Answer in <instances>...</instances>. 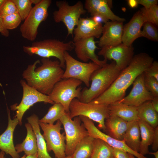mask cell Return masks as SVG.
Segmentation results:
<instances>
[{"label": "cell", "instance_id": "1", "mask_svg": "<svg viewBox=\"0 0 158 158\" xmlns=\"http://www.w3.org/2000/svg\"><path fill=\"white\" fill-rule=\"evenodd\" d=\"M153 61V58L145 53L134 55L109 87L90 102L109 105L119 101L125 97L126 90L136 78L144 73Z\"/></svg>", "mask_w": 158, "mask_h": 158}, {"label": "cell", "instance_id": "2", "mask_svg": "<svg viewBox=\"0 0 158 158\" xmlns=\"http://www.w3.org/2000/svg\"><path fill=\"white\" fill-rule=\"evenodd\" d=\"M41 65L39 60L28 65L23 71L22 77L27 84L40 92L49 95L55 84L62 79L64 71L59 60L42 58Z\"/></svg>", "mask_w": 158, "mask_h": 158}, {"label": "cell", "instance_id": "3", "mask_svg": "<svg viewBox=\"0 0 158 158\" xmlns=\"http://www.w3.org/2000/svg\"><path fill=\"white\" fill-rule=\"evenodd\" d=\"M121 71L114 61L100 67L92 74L90 78V86L82 89L78 99L83 102H90L109 87Z\"/></svg>", "mask_w": 158, "mask_h": 158}, {"label": "cell", "instance_id": "4", "mask_svg": "<svg viewBox=\"0 0 158 158\" xmlns=\"http://www.w3.org/2000/svg\"><path fill=\"white\" fill-rule=\"evenodd\" d=\"M74 49L73 42L64 43L55 39H47L33 42L23 47V51L29 55H36L42 58L55 57L58 59L62 68H65L64 54L66 52Z\"/></svg>", "mask_w": 158, "mask_h": 158}, {"label": "cell", "instance_id": "5", "mask_svg": "<svg viewBox=\"0 0 158 158\" xmlns=\"http://www.w3.org/2000/svg\"><path fill=\"white\" fill-rule=\"evenodd\" d=\"M70 118L80 116L86 117L98 123L99 129H105V121L110 115L109 105L82 102L77 98L74 99L69 107Z\"/></svg>", "mask_w": 158, "mask_h": 158}, {"label": "cell", "instance_id": "6", "mask_svg": "<svg viewBox=\"0 0 158 158\" xmlns=\"http://www.w3.org/2000/svg\"><path fill=\"white\" fill-rule=\"evenodd\" d=\"M81 81L75 78L62 79L54 85L49 95L54 103H60L64 107L66 112L69 114V107L74 98L78 99L82 88L80 86Z\"/></svg>", "mask_w": 158, "mask_h": 158}, {"label": "cell", "instance_id": "7", "mask_svg": "<svg viewBox=\"0 0 158 158\" xmlns=\"http://www.w3.org/2000/svg\"><path fill=\"white\" fill-rule=\"evenodd\" d=\"M51 2V0H41L39 4L32 7L20 27L21 35L23 38L30 41L35 40L40 24L48 17V9Z\"/></svg>", "mask_w": 158, "mask_h": 158}, {"label": "cell", "instance_id": "8", "mask_svg": "<svg viewBox=\"0 0 158 158\" xmlns=\"http://www.w3.org/2000/svg\"><path fill=\"white\" fill-rule=\"evenodd\" d=\"M56 4L58 10L53 13V17L56 23H63L67 29V37L73 36V31L76 26L80 16L87 13L83 3L80 1L72 6L69 5L66 0L57 1Z\"/></svg>", "mask_w": 158, "mask_h": 158}, {"label": "cell", "instance_id": "9", "mask_svg": "<svg viewBox=\"0 0 158 158\" xmlns=\"http://www.w3.org/2000/svg\"><path fill=\"white\" fill-rule=\"evenodd\" d=\"M71 118L68 113H66L59 119L63 125L66 136L65 154L71 156L77 145L88 133L79 116Z\"/></svg>", "mask_w": 158, "mask_h": 158}, {"label": "cell", "instance_id": "10", "mask_svg": "<svg viewBox=\"0 0 158 158\" xmlns=\"http://www.w3.org/2000/svg\"><path fill=\"white\" fill-rule=\"evenodd\" d=\"M39 124L43 132L42 135L46 141L47 152L53 151L56 158L65 157L66 136L64 132H61L63 129L61 121L57 120L55 124L39 122Z\"/></svg>", "mask_w": 158, "mask_h": 158}, {"label": "cell", "instance_id": "11", "mask_svg": "<svg viewBox=\"0 0 158 158\" xmlns=\"http://www.w3.org/2000/svg\"><path fill=\"white\" fill-rule=\"evenodd\" d=\"M66 69L62 79L73 78L83 82L87 87L90 86L92 74L100 66L93 62H82L74 59L68 51L64 54Z\"/></svg>", "mask_w": 158, "mask_h": 158}, {"label": "cell", "instance_id": "12", "mask_svg": "<svg viewBox=\"0 0 158 158\" xmlns=\"http://www.w3.org/2000/svg\"><path fill=\"white\" fill-rule=\"evenodd\" d=\"M20 84L23 89V95L21 101L18 105L16 104L11 106L12 110L16 111L14 117L19 121V124H22L23 116L25 112L35 103L43 102L53 104L54 103L51 100L49 96L43 94L28 85L26 81L22 80Z\"/></svg>", "mask_w": 158, "mask_h": 158}, {"label": "cell", "instance_id": "13", "mask_svg": "<svg viewBox=\"0 0 158 158\" xmlns=\"http://www.w3.org/2000/svg\"><path fill=\"white\" fill-rule=\"evenodd\" d=\"M134 50L132 45L128 46L122 43L115 46L101 48L98 54L107 61L113 60L121 71L128 66L132 60L134 56Z\"/></svg>", "mask_w": 158, "mask_h": 158}, {"label": "cell", "instance_id": "14", "mask_svg": "<svg viewBox=\"0 0 158 158\" xmlns=\"http://www.w3.org/2000/svg\"><path fill=\"white\" fill-rule=\"evenodd\" d=\"M79 116L90 136L95 139H101L111 147L131 154L137 158H148L139 153L132 150L127 145L124 140H120L116 139L102 132L95 126L94 122L91 120L83 116Z\"/></svg>", "mask_w": 158, "mask_h": 158}, {"label": "cell", "instance_id": "15", "mask_svg": "<svg viewBox=\"0 0 158 158\" xmlns=\"http://www.w3.org/2000/svg\"><path fill=\"white\" fill-rule=\"evenodd\" d=\"M144 78V73L138 75L133 83V87L129 94L118 102L138 107L147 101L152 100L154 97L146 89Z\"/></svg>", "mask_w": 158, "mask_h": 158}, {"label": "cell", "instance_id": "16", "mask_svg": "<svg viewBox=\"0 0 158 158\" xmlns=\"http://www.w3.org/2000/svg\"><path fill=\"white\" fill-rule=\"evenodd\" d=\"M94 37L83 38L73 42L74 49L77 58L84 62L90 59L92 62L102 67L106 63L107 61L100 60L95 54V51L98 48L96 45Z\"/></svg>", "mask_w": 158, "mask_h": 158}, {"label": "cell", "instance_id": "17", "mask_svg": "<svg viewBox=\"0 0 158 158\" xmlns=\"http://www.w3.org/2000/svg\"><path fill=\"white\" fill-rule=\"evenodd\" d=\"M123 22L108 21L103 26L102 35L98 42L101 48L117 46L122 43Z\"/></svg>", "mask_w": 158, "mask_h": 158}, {"label": "cell", "instance_id": "18", "mask_svg": "<svg viewBox=\"0 0 158 158\" xmlns=\"http://www.w3.org/2000/svg\"><path fill=\"white\" fill-rule=\"evenodd\" d=\"M145 22L141 11L135 13L130 21L123 26L122 43L126 46H130L135 40L141 37V28Z\"/></svg>", "mask_w": 158, "mask_h": 158}, {"label": "cell", "instance_id": "19", "mask_svg": "<svg viewBox=\"0 0 158 158\" xmlns=\"http://www.w3.org/2000/svg\"><path fill=\"white\" fill-rule=\"evenodd\" d=\"M103 25L95 22L90 18H80L73 30V42L90 37H99L102 34Z\"/></svg>", "mask_w": 158, "mask_h": 158}, {"label": "cell", "instance_id": "20", "mask_svg": "<svg viewBox=\"0 0 158 158\" xmlns=\"http://www.w3.org/2000/svg\"><path fill=\"white\" fill-rule=\"evenodd\" d=\"M8 125L5 131L0 135V149L12 158H19L20 156L15 149L13 142V134L15 128L19 124L16 118H11L10 111L7 107Z\"/></svg>", "mask_w": 158, "mask_h": 158}, {"label": "cell", "instance_id": "21", "mask_svg": "<svg viewBox=\"0 0 158 158\" xmlns=\"http://www.w3.org/2000/svg\"><path fill=\"white\" fill-rule=\"evenodd\" d=\"M85 8L92 16L95 14L103 16L111 21L123 22L125 19L115 14L109 6L108 0H86Z\"/></svg>", "mask_w": 158, "mask_h": 158}, {"label": "cell", "instance_id": "22", "mask_svg": "<svg viewBox=\"0 0 158 158\" xmlns=\"http://www.w3.org/2000/svg\"><path fill=\"white\" fill-rule=\"evenodd\" d=\"M130 122L114 115H110L105 121L106 134L116 139L123 140L124 135Z\"/></svg>", "mask_w": 158, "mask_h": 158}, {"label": "cell", "instance_id": "23", "mask_svg": "<svg viewBox=\"0 0 158 158\" xmlns=\"http://www.w3.org/2000/svg\"><path fill=\"white\" fill-rule=\"evenodd\" d=\"M110 115L117 116L128 122L138 121V107L117 102L109 105Z\"/></svg>", "mask_w": 158, "mask_h": 158}, {"label": "cell", "instance_id": "24", "mask_svg": "<svg viewBox=\"0 0 158 158\" xmlns=\"http://www.w3.org/2000/svg\"><path fill=\"white\" fill-rule=\"evenodd\" d=\"M27 119L36 136L38 158H52L47 151L46 142L41 133L38 117L33 114Z\"/></svg>", "mask_w": 158, "mask_h": 158}, {"label": "cell", "instance_id": "25", "mask_svg": "<svg viewBox=\"0 0 158 158\" xmlns=\"http://www.w3.org/2000/svg\"><path fill=\"white\" fill-rule=\"evenodd\" d=\"M25 126L27 131L26 137L21 143L15 146V149L18 154L24 152L26 156L37 154L35 134L30 123H25Z\"/></svg>", "mask_w": 158, "mask_h": 158}, {"label": "cell", "instance_id": "26", "mask_svg": "<svg viewBox=\"0 0 158 158\" xmlns=\"http://www.w3.org/2000/svg\"><path fill=\"white\" fill-rule=\"evenodd\" d=\"M138 121L130 122L124 135L123 140L129 148L134 151L139 152L140 142V134Z\"/></svg>", "mask_w": 158, "mask_h": 158}, {"label": "cell", "instance_id": "27", "mask_svg": "<svg viewBox=\"0 0 158 158\" xmlns=\"http://www.w3.org/2000/svg\"><path fill=\"white\" fill-rule=\"evenodd\" d=\"M140 134V142L139 152L145 156L149 154V146L152 144L154 129L144 121L139 119L138 121Z\"/></svg>", "mask_w": 158, "mask_h": 158}, {"label": "cell", "instance_id": "28", "mask_svg": "<svg viewBox=\"0 0 158 158\" xmlns=\"http://www.w3.org/2000/svg\"><path fill=\"white\" fill-rule=\"evenodd\" d=\"M139 119L154 129L158 126V114L153 109L151 101H147L138 107Z\"/></svg>", "mask_w": 158, "mask_h": 158}, {"label": "cell", "instance_id": "29", "mask_svg": "<svg viewBox=\"0 0 158 158\" xmlns=\"http://www.w3.org/2000/svg\"><path fill=\"white\" fill-rule=\"evenodd\" d=\"M94 138L87 136L77 145L71 158H90L93 151Z\"/></svg>", "mask_w": 158, "mask_h": 158}, {"label": "cell", "instance_id": "30", "mask_svg": "<svg viewBox=\"0 0 158 158\" xmlns=\"http://www.w3.org/2000/svg\"><path fill=\"white\" fill-rule=\"evenodd\" d=\"M66 113L65 108L61 104L54 103L49 109L47 114L39 121L41 123L53 124Z\"/></svg>", "mask_w": 158, "mask_h": 158}, {"label": "cell", "instance_id": "31", "mask_svg": "<svg viewBox=\"0 0 158 158\" xmlns=\"http://www.w3.org/2000/svg\"><path fill=\"white\" fill-rule=\"evenodd\" d=\"M90 158H114L110 146L104 141L95 139L92 154Z\"/></svg>", "mask_w": 158, "mask_h": 158}, {"label": "cell", "instance_id": "32", "mask_svg": "<svg viewBox=\"0 0 158 158\" xmlns=\"http://www.w3.org/2000/svg\"><path fill=\"white\" fill-rule=\"evenodd\" d=\"M22 21H24L32 9L31 0H12Z\"/></svg>", "mask_w": 158, "mask_h": 158}, {"label": "cell", "instance_id": "33", "mask_svg": "<svg viewBox=\"0 0 158 158\" xmlns=\"http://www.w3.org/2000/svg\"><path fill=\"white\" fill-rule=\"evenodd\" d=\"M141 37L154 41H158V31L156 25L149 22H145L142 26Z\"/></svg>", "mask_w": 158, "mask_h": 158}, {"label": "cell", "instance_id": "34", "mask_svg": "<svg viewBox=\"0 0 158 158\" xmlns=\"http://www.w3.org/2000/svg\"><path fill=\"white\" fill-rule=\"evenodd\" d=\"M2 18L4 26L8 30L16 28L22 21L18 13H14Z\"/></svg>", "mask_w": 158, "mask_h": 158}, {"label": "cell", "instance_id": "35", "mask_svg": "<svg viewBox=\"0 0 158 158\" xmlns=\"http://www.w3.org/2000/svg\"><path fill=\"white\" fill-rule=\"evenodd\" d=\"M140 10L142 13L145 22L152 23L156 26L158 25V6L157 5L153 6L148 9L144 7Z\"/></svg>", "mask_w": 158, "mask_h": 158}, {"label": "cell", "instance_id": "36", "mask_svg": "<svg viewBox=\"0 0 158 158\" xmlns=\"http://www.w3.org/2000/svg\"><path fill=\"white\" fill-rule=\"evenodd\" d=\"M144 83L146 89L154 97H158V81L153 77L144 75Z\"/></svg>", "mask_w": 158, "mask_h": 158}, {"label": "cell", "instance_id": "37", "mask_svg": "<svg viewBox=\"0 0 158 158\" xmlns=\"http://www.w3.org/2000/svg\"><path fill=\"white\" fill-rule=\"evenodd\" d=\"M15 13H18L16 6L12 0H5L0 10L1 18Z\"/></svg>", "mask_w": 158, "mask_h": 158}, {"label": "cell", "instance_id": "38", "mask_svg": "<svg viewBox=\"0 0 158 158\" xmlns=\"http://www.w3.org/2000/svg\"><path fill=\"white\" fill-rule=\"evenodd\" d=\"M144 75L154 78L158 81V62L153 61L150 66L144 72Z\"/></svg>", "mask_w": 158, "mask_h": 158}, {"label": "cell", "instance_id": "39", "mask_svg": "<svg viewBox=\"0 0 158 158\" xmlns=\"http://www.w3.org/2000/svg\"><path fill=\"white\" fill-rule=\"evenodd\" d=\"M110 148L114 158H130L128 152L111 146Z\"/></svg>", "mask_w": 158, "mask_h": 158}, {"label": "cell", "instance_id": "40", "mask_svg": "<svg viewBox=\"0 0 158 158\" xmlns=\"http://www.w3.org/2000/svg\"><path fill=\"white\" fill-rule=\"evenodd\" d=\"M138 4L144 6L146 9H148L154 5H157V0H137Z\"/></svg>", "mask_w": 158, "mask_h": 158}, {"label": "cell", "instance_id": "41", "mask_svg": "<svg viewBox=\"0 0 158 158\" xmlns=\"http://www.w3.org/2000/svg\"><path fill=\"white\" fill-rule=\"evenodd\" d=\"M152 149L154 152L158 150V126L154 129V134L152 144Z\"/></svg>", "mask_w": 158, "mask_h": 158}, {"label": "cell", "instance_id": "42", "mask_svg": "<svg viewBox=\"0 0 158 158\" xmlns=\"http://www.w3.org/2000/svg\"><path fill=\"white\" fill-rule=\"evenodd\" d=\"M91 18L95 22L99 24L105 23L109 21V20L107 18L99 14L94 15Z\"/></svg>", "mask_w": 158, "mask_h": 158}, {"label": "cell", "instance_id": "43", "mask_svg": "<svg viewBox=\"0 0 158 158\" xmlns=\"http://www.w3.org/2000/svg\"><path fill=\"white\" fill-rule=\"evenodd\" d=\"M0 33L3 36L7 37L9 36V30L6 29L3 24L2 18L0 17Z\"/></svg>", "mask_w": 158, "mask_h": 158}, {"label": "cell", "instance_id": "44", "mask_svg": "<svg viewBox=\"0 0 158 158\" xmlns=\"http://www.w3.org/2000/svg\"><path fill=\"white\" fill-rule=\"evenodd\" d=\"M151 103L154 109L158 113V97H154Z\"/></svg>", "mask_w": 158, "mask_h": 158}, {"label": "cell", "instance_id": "45", "mask_svg": "<svg viewBox=\"0 0 158 158\" xmlns=\"http://www.w3.org/2000/svg\"><path fill=\"white\" fill-rule=\"evenodd\" d=\"M128 5L132 8L137 7L138 5L137 0H128L127 1Z\"/></svg>", "mask_w": 158, "mask_h": 158}, {"label": "cell", "instance_id": "46", "mask_svg": "<svg viewBox=\"0 0 158 158\" xmlns=\"http://www.w3.org/2000/svg\"><path fill=\"white\" fill-rule=\"evenodd\" d=\"M5 153L4 152L1 151L0 152V158H5ZM26 157V155L25 154L20 158H25Z\"/></svg>", "mask_w": 158, "mask_h": 158}, {"label": "cell", "instance_id": "47", "mask_svg": "<svg viewBox=\"0 0 158 158\" xmlns=\"http://www.w3.org/2000/svg\"><path fill=\"white\" fill-rule=\"evenodd\" d=\"M149 154L153 155L155 158H158V151L154 152H150Z\"/></svg>", "mask_w": 158, "mask_h": 158}, {"label": "cell", "instance_id": "48", "mask_svg": "<svg viewBox=\"0 0 158 158\" xmlns=\"http://www.w3.org/2000/svg\"><path fill=\"white\" fill-rule=\"evenodd\" d=\"M25 158H38L37 154L26 156Z\"/></svg>", "mask_w": 158, "mask_h": 158}, {"label": "cell", "instance_id": "49", "mask_svg": "<svg viewBox=\"0 0 158 158\" xmlns=\"http://www.w3.org/2000/svg\"><path fill=\"white\" fill-rule=\"evenodd\" d=\"M41 1V0H31L32 4H34L35 5L39 4Z\"/></svg>", "mask_w": 158, "mask_h": 158}, {"label": "cell", "instance_id": "50", "mask_svg": "<svg viewBox=\"0 0 158 158\" xmlns=\"http://www.w3.org/2000/svg\"><path fill=\"white\" fill-rule=\"evenodd\" d=\"M5 1V0H0V10Z\"/></svg>", "mask_w": 158, "mask_h": 158}, {"label": "cell", "instance_id": "51", "mask_svg": "<svg viewBox=\"0 0 158 158\" xmlns=\"http://www.w3.org/2000/svg\"><path fill=\"white\" fill-rule=\"evenodd\" d=\"M129 155L130 158H135V156L129 153Z\"/></svg>", "mask_w": 158, "mask_h": 158}, {"label": "cell", "instance_id": "52", "mask_svg": "<svg viewBox=\"0 0 158 158\" xmlns=\"http://www.w3.org/2000/svg\"><path fill=\"white\" fill-rule=\"evenodd\" d=\"M64 158H71V156H66Z\"/></svg>", "mask_w": 158, "mask_h": 158}, {"label": "cell", "instance_id": "53", "mask_svg": "<svg viewBox=\"0 0 158 158\" xmlns=\"http://www.w3.org/2000/svg\"></svg>", "mask_w": 158, "mask_h": 158}]
</instances>
